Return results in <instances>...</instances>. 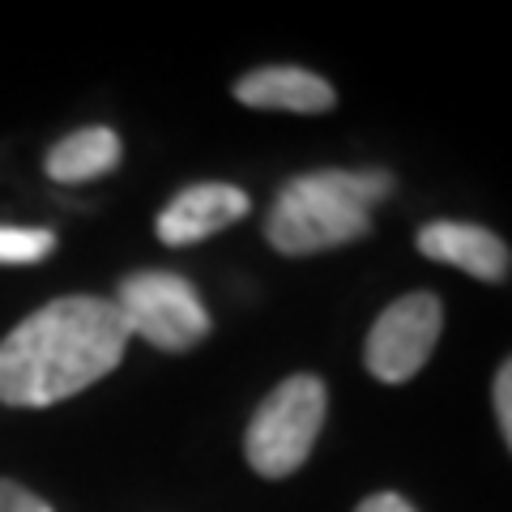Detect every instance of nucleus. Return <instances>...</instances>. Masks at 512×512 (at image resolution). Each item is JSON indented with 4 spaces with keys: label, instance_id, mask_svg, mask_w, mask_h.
I'll use <instances>...</instances> for the list:
<instances>
[{
    "label": "nucleus",
    "instance_id": "1",
    "mask_svg": "<svg viewBox=\"0 0 512 512\" xmlns=\"http://www.w3.org/2000/svg\"><path fill=\"white\" fill-rule=\"evenodd\" d=\"M128 338L133 333L111 299H52L0 342V402L56 406L116 372Z\"/></svg>",
    "mask_w": 512,
    "mask_h": 512
},
{
    "label": "nucleus",
    "instance_id": "2",
    "mask_svg": "<svg viewBox=\"0 0 512 512\" xmlns=\"http://www.w3.org/2000/svg\"><path fill=\"white\" fill-rule=\"evenodd\" d=\"M393 192L384 171H312L291 180L265 218V239L282 256H312L355 244L372 231V210Z\"/></svg>",
    "mask_w": 512,
    "mask_h": 512
},
{
    "label": "nucleus",
    "instance_id": "3",
    "mask_svg": "<svg viewBox=\"0 0 512 512\" xmlns=\"http://www.w3.org/2000/svg\"><path fill=\"white\" fill-rule=\"evenodd\" d=\"M325 410H329V393L316 376L303 372L282 380L248 423V436H244L248 466L261 478L295 474L308 461L320 427H325Z\"/></svg>",
    "mask_w": 512,
    "mask_h": 512
},
{
    "label": "nucleus",
    "instance_id": "4",
    "mask_svg": "<svg viewBox=\"0 0 512 512\" xmlns=\"http://www.w3.org/2000/svg\"><path fill=\"white\" fill-rule=\"evenodd\" d=\"M124 316L128 333L146 338L158 350H192L205 333H210V312L192 291V282L167 269H141L120 282L116 299H111Z\"/></svg>",
    "mask_w": 512,
    "mask_h": 512
},
{
    "label": "nucleus",
    "instance_id": "5",
    "mask_svg": "<svg viewBox=\"0 0 512 512\" xmlns=\"http://www.w3.org/2000/svg\"><path fill=\"white\" fill-rule=\"evenodd\" d=\"M440 325H444V308L431 291H414L389 303L372 325V333H367L363 346L367 372L384 384H406L410 376H419L440 342Z\"/></svg>",
    "mask_w": 512,
    "mask_h": 512
},
{
    "label": "nucleus",
    "instance_id": "6",
    "mask_svg": "<svg viewBox=\"0 0 512 512\" xmlns=\"http://www.w3.org/2000/svg\"><path fill=\"white\" fill-rule=\"evenodd\" d=\"M248 214V192L235 184H192L158 214V239L171 248L201 244Z\"/></svg>",
    "mask_w": 512,
    "mask_h": 512
},
{
    "label": "nucleus",
    "instance_id": "7",
    "mask_svg": "<svg viewBox=\"0 0 512 512\" xmlns=\"http://www.w3.org/2000/svg\"><path fill=\"white\" fill-rule=\"evenodd\" d=\"M419 252L427 261L457 265L461 274H470L478 282H504L512 265V252L495 231L478 227V222H453V218L427 222L419 231Z\"/></svg>",
    "mask_w": 512,
    "mask_h": 512
},
{
    "label": "nucleus",
    "instance_id": "8",
    "mask_svg": "<svg viewBox=\"0 0 512 512\" xmlns=\"http://www.w3.org/2000/svg\"><path fill=\"white\" fill-rule=\"evenodd\" d=\"M235 99L248 107H265V111H295V116H320L338 103V94L325 77H316L295 64H269L235 82Z\"/></svg>",
    "mask_w": 512,
    "mask_h": 512
},
{
    "label": "nucleus",
    "instance_id": "9",
    "mask_svg": "<svg viewBox=\"0 0 512 512\" xmlns=\"http://www.w3.org/2000/svg\"><path fill=\"white\" fill-rule=\"evenodd\" d=\"M116 167H120V137L103 124L77 128V133L56 141L52 154H47V175L56 184H86Z\"/></svg>",
    "mask_w": 512,
    "mask_h": 512
},
{
    "label": "nucleus",
    "instance_id": "10",
    "mask_svg": "<svg viewBox=\"0 0 512 512\" xmlns=\"http://www.w3.org/2000/svg\"><path fill=\"white\" fill-rule=\"evenodd\" d=\"M56 248V235L43 227H0V265H35Z\"/></svg>",
    "mask_w": 512,
    "mask_h": 512
},
{
    "label": "nucleus",
    "instance_id": "11",
    "mask_svg": "<svg viewBox=\"0 0 512 512\" xmlns=\"http://www.w3.org/2000/svg\"><path fill=\"white\" fill-rule=\"evenodd\" d=\"M491 406H495V419H500V431H504V440L512 448V359H504V367L495 372Z\"/></svg>",
    "mask_w": 512,
    "mask_h": 512
},
{
    "label": "nucleus",
    "instance_id": "12",
    "mask_svg": "<svg viewBox=\"0 0 512 512\" xmlns=\"http://www.w3.org/2000/svg\"><path fill=\"white\" fill-rule=\"evenodd\" d=\"M0 512H52V504H47L43 495L26 491L22 483H9V478H0Z\"/></svg>",
    "mask_w": 512,
    "mask_h": 512
},
{
    "label": "nucleus",
    "instance_id": "13",
    "mask_svg": "<svg viewBox=\"0 0 512 512\" xmlns=\"http://www.w3.org/2000/svg\"><path fill=\"white\" fill-rule=\"evenodd\" d=\"M355 512H419V508H414L406 495H397V491H376V495H367Z\"/></svg>",
    "mask_w": 512,
    "mask_h": 512
}]
</instances>
